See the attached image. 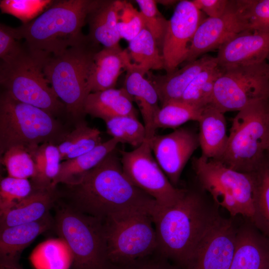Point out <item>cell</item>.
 I'll return each instance as SVG.
<instances>
[{
    "mask_svg": "<svg viewBox=\"0 0 269 269\" xmlns=\"http://www.w3.org/2000/svg\"><path fill=\"white\" fill-rule=\"evenodd\" d=\"M63 185L69 200L67 204L102 221L133 213H146L153 217L160 209L153 198L125 175L116 150L76 182Z\"/></svg>",
    "mask_w": 269,
    "mask_h": 269,
    "instance_id": "1",
    "label": "cell"
},
{
    "mask_svg": "<svg viewBox=\"0 0 269 269\" xmlns=\"http://www.w3.org/2000/svg\"><path fill=\"white\" fill-rule=\"evenodd\" d=\"M206 192L186 189L174 205L152 217L157 251L181 269L201 239L222 217Z\"/></svg>",
    "mask_w": 269,
    "mask_h": 269,
    "instance_id": "2",
    "label": "cell"
},
{
    "mask_svg": "<svg viewBox=\"0 0 269 269\" xmlns=\"http://www.w3.org/2000/svg\"><path fill=\"white\" fill-rule=\"evenodd\" d=\"M98 1L54 0L37 18L14 28L16 37L23 39L24 45L31 52L46 56L61 54L84 39L82 28Z\"/></svg>",
    "mask_w": 269,
    "mask_h": 269,
    "instance_id": "3",
    "label": "cell"
},
{
    "mask_svg": "<svg viewBox=\"0 0 269 269\" xmlns=\"http://www.w3.org/2000/svg\"><path fill=\"white\" fill-rule=\"evenodd\" d=\"M102 48L88 35L78 44L57 55L48 56L44 72L67 116L77 123L83 121L85 100L90 93L89 80L95 55Z\"/></svg>",
    "mask_w": 269,
    "mask_h": 269,
    "instance_id": "4",
    "label": "cell"
},
{
    "mask_svg": "<svg viewBox=\"0 0 269 269\" xmlns=\"http://www.w3.org/2000/svg\"><path fill=\"white\" fill-rule=\"evenodd\" d=\"M54 116L17 101L4 91L0 97V154L13 146L29 152L45 142L57 144L68 132Z\"/></svg>",
    "mask_w": 269,
    "mask_h": 269,
    "instance_id": "5",
    "label": "cell"
},
{
    "mask_svg": "<svg viewBox=\"0 0 269 269\" xmlns=\"http://www.w3.org/2000/svg\"><path fill=\"white\" fill-rule=\"evenodd\" d=\"M48 57L30 52L23 44L16 56L1 60L0 83L3 91L15 100L39 108L57 118L67 114L64 105L45 75L44 65Z\"/></svg>",
    "mask_w": 269,
    "mask_h": 269,
    "instance_id": "6",
    "label": "cell"
},
{
    "mask_svg": "<svg viewBox=\"0 0 269 269\" xmlns=\"http://www.w3.org/2000/svg\"><path fill=\"white\" fill-rule=\"evenodd\" d=\"M269 133V98L238 112L233 120L226 150L218 160L241 172H256L265 160Z\"/></svg>",
    "mask_w": 269,
    "mask_h": 269,
    "instance_id": "7",
    "label": "cell"
},
{
    "mask_svg": "<svg viewBox=\"0 0 269 269\" xmlns=\"http://www.w3.org/2000/svg\"><path fill=\"white\" fill-rule=\"evenodd\" d=\"M200 188L231 217L241 215L251 220L254 213L257 190L256 172L233 169L216 159L202 155L192 159Z\"/></svg>",
    "mask_w": 269,
    "mask_h": 269,
    "instance_id": "8",
    "label": "cell"
},
{
    "mask_svg": "<svg viewBox=\"0 0 269 269\" xmlns=\"http://www.w3.org/2000/svg\"><path fill=\"white\" fill-rule=\"evenodd\" d=\"M54 206V227L72 252V269H110L103 221L61 201Z\"/></svg>",
    "mask_w": 269,
    "mask_h": 269,
    "instance_id": "9",
    "label": "cell"
},
{
    "mask_svg": "<svg viewBox=\"0 0 269 269\" xmlns=\"http://www.w3.org/2000/svg\"><path fill=\"white\" fill-rule=\"evenodd\" d=\"M108 261L110 266L130 263L157 251L152 217L133 213L103 221Z\"/></svg>",
    "mask_w": 269,
    "mask_h": 269,
    "instance_id": "10",
    "label": "cell"
},
{
    "mask_svg": "<svg viewBox=\"0 0 269 269\" xmlns=\"http://www.w3.org/2000/svg\"><path fill=\"white\" fill-rule=\"evenodd\" d=\"M269 98V67L261 63L223 69L217 80L211 103L224 114L239 111L259 100Z\"/></svg>",
    "mask_w": 269,
    "mask_h": 269,
    "instance_id": "11",
    "label": "cell"
},
{
    "mask_svg": "<svg viewBox=\"0 0 269 269\" xmlns=\"http://www.w3.org/2000/svg\"><path fill=\"white\" fill-rule=\"evenodd\" d=\"M121 162L125 175L137 187L153 198L160 209L175 204L186 189L173 185L160 167L145 140L133 150H120Z\"/></svg>",
    "mask_w": 269,
    "mask_h": 269,
    "instance_id": "12",
    "label": "cell"
},
{
    "mask_svg": "<svg viewBox=\"0 0 269 269\" xmlns=\"http://www.w3.org/2000/svg\"><path fill=\"white\" fill-rule=\"evenodd\" d=\"M204 13L192 0L179 1L168 20L162 47V55L166 73L178 69L187 58L196 31L205 18Z\"/></svg>",
    "mask_w": 269,
    "mask_h": 269,
    "instance_id": "13",
    "label": "cell"
},
{
    "mask_svg": "<svg viewBox=\"0 0 269 269\" xmlns=\"http://www.w3.org/2000/svg\"><path fill=\"white\" fill-rule=\"evenodd\" d=\"M238 226L221 217L200 241L182 269H229Z\"/></svg>",
    "mask_w": 269,
    "mask_h": 269,
    "instance_id": "14",
    "label": "cell"
},
{
    "mask_svg": "<svg viewBox=\"0 0 269 269\" xmlns=\"http://www.w3.org/2000/svg\"><path fill=\"white\" fill-rule=\"evenodd\" d=\"M149 143L160 167L176 186L185 166L199 146L198 134L181 127L167 134H155Z\"/></svg>",
    "mask_w": 269,
    "mask_h": 269,
    "instance_id": "15",
    "label": "cell"
},
{
    "mask_svg": "<svg viewBox=\"0 0 269 269\" xmlns=\"http://www.w3.org/2000/svg\"><path fill=\"white\" fill-rule=\"evenodd\" d=\"M246 31L236 0H230L225 13L206 17L200 24L191 42L185 62H190L219 48L236 35Z\"/></svg>",
    "mask_w": 269,
    "mask_h": 269,
    "instance_id": "16",
    "label": "cell"
},
{
    "mask_svg": "<svg viewBox=\"0 0 269 269\" xmlns=\"http://www.w3.org/2000/svg\"><path fill=\"white\" fill-rule=\"evenodd\" d=\"M269 55V34L243 31L218 49L216 58L222 69L261 63Z\"/></svg>",
    "mask_w": 269,
    "mask_h": 269,
    "instance_id": "17",
    "label": "cell"
},
{
    "mask_svg": "<svg viewBox=\"0 0 269 269\" xmlns=\"http://www.w3.org/2000/svg\"><path fill=\"white\" fill-rule=\"evenodd\" d=\"M246 219L238 226L235 250L229 269H268L269 239Z\"/></svg>",
    "mask_w": 269,
    "mask_h": 269,
    "instance_id": "18",
    "label": "cell"
},
{
    "mask_svg": "<svg viewBox=\"0 0 269 269\" xmlns=\"http://www.w3.org/2000/svg\"><path fill=\"white\" fill-rule=\"evenodd\" d=\"M126 72L123 88L139 108L146 130V140L149 141L156 134L155 120L160 109L158 94L143 69L132 62Z\"/></svg>",
    "mask_w": 269,
    "mask_h": 269,
    "instance_id": "19",
    "label": "cell"
},
{
    "mask_svg": "<svg viewBox=\"0 0 269 269\" xmlns=\"http://www.w3.org/2000/svg\"><path fill=\"white\" fill-rule=\"evenodd\" d=\"M216 63V57L205 54L172 72L154 75L148 72L146 75L157 92L162 107L169 102L179 101L195 78Z\"/></svg>",
    "mask_w": 269,
    "mask_h": 269,
    "instance_id": "20",
    "label": "cell"
},
{
    "mask_svg": "<svg viewBox=\"0 0 269 269\" xmlns=\"http://www.w3.org/2000/svg\"><path fill=\"white\" fill-rule=\"evenodd\" d=\"M132 62L128 50L119 44L102 48L94 57L89 84L90 93L115 88L119 77Z\"/></svg>",
    "mask_w": 269,
    "mask_h": 269,
    "instance_id": "21",
    "label": "cell"
},
{
    "mask_svg": "<svg viewBox=\"0 0 269 269\" xmlns=\"http://www.w3.org/2000/svg\"><path fill=\"white\" fill-rule=\"evenodd\" d=\"M59 198L57 187L33 189L27 197L0 214V230L41 219L49 213Z\"/></svg>",
    "mask_w": 269,
    "mask_h": 269,
    "instance_id": "22",
    "label": "cell"
},
{
    "mask_svg": "<svg viewBox=\"0 0 269 269\" xmlns=\"http://www.w3.org/2000/svg\"><path fill=\"white\" fill-rule=\"evenodd\" d=\"M198 122L201 155L219 160L226 150L229 137L224 113L209 105L202 110Z\"/></svg>",
    "mask_w": 269,
    "mask_h": 269,
    "instance_id": "23",
    "label": "cell"
},
{
    "mask_svg": "<svg viewBox=\"0 0 269 269\" xmlns=\"http://www.w3.org/2000/svg\"><path fill=\"white\" fill-rule=\"evenodd\" d=\"M123 1L98 0L88 16L87 23L89 30L88 35L104 47L119 44L121 38L118 28V15Z\"/></svg>",
    "mask_w": 269,
    "mask_h": 269,
    "instance_id": "24",
    "label": "cell"
},
{
    "mask_svg": "<svg viewBox=\"0 0 269 269\" xmlns=\"http://www.w3.org/2000/svg\"><path fill=\"white\" fill-rule=\"evenodd\" d=\"M133 102L132 97L124 88L92 92L85 100L84 112L85 114L104 122L120 116L137 117Z\"/></svg>",
    "mask_w": 269,
    "mask_h": 269,
    "instance_id": "25",
    "label": "cell"
},
{
    "mask_svg": "<svg viewBox=\"0 0 269 269\" xmlns=\"http://www.w3.org/2000/svg\"><path fill=\"white\" fill-rule=\"evenodd\" d=\"M54 225V220L49 213L37 221L0 230V260L18 261L22 251Z\"/></svg>",
    "mask_w": 269,
    "mask_h": 269,
    "instance_id": "26",
    "label": "cell"
},
{
    "mask_svg": "<svg viewBox=\"0 0 269 269\" xmlns=\"http://www.w3.org/2000/svg\"><path fill=\"white\" fill-rule=\"evenodd\" d=\"M119 143L118 140L112 137L102 142L88 152L62 161L51 187L56 188L59 184L71 185L75 183L83 174L97 166L108 155L116 150Z\"/></svg>",
    "mask_w": 269,
    "mask_h": 269,
    "instance_id": "27",
    "label": "cell"
},
{
    "mask_svg": "<svg viewBox=\"0 0 269 269\" xmlns=\"http://www.w3.org/2000/svg\"><path fill=\"white\" fill-rule=\"evenodd\" d=\"M102 142L100 131L83 120L77 123L56 145L61 160L65 161L88 152Z\"/></svg>",
    "mask_w": 269,
    "mask_h": 269,
    "instance_id": "28",
    "label": "cell"
},
{
    "mask_svg": "<svg viewBox=\"0 0 269 269\" xmlns=\"http://www.w3.org/2000/svg\"><path fill=\"white\" fill-rule=\"evenodd\" d=\"M29 153L35 166V173L30 180L33 189L52 187V183L58 174L61 161L56 144L45 142Z\"/></svg>",
    "mask_w": 269,
    "mask_h": 269,
    "instance_id": "29",
    "label": "cell"
},
{
    "mask_svg": "<svg viewBox=\"0 0 269 269\" xmlns=\"http://www.w3.org/2000/svg\"><path fill=\"white\" fill-rule=\"evenodd\" d=\"M30 260L36 269H69L73 255L67 243L59 237L40 243L32 251Z\"/></svg>",
    "mask_w": 269,
    "mask_h": 269,
    "instance_id": "30",
    "label": "cell"
},
{
    "mask_svg": "<svg viewBox=\"0 0 269 269\" xmlns=\"http://www.w3.org/2000/svg\"><path fill=\"white\" fill-rule=\"evenodd\" d=\"M128 52L132 63L146 73L164 69L161 50L150 32L145 27L129 42Z\"/></svg>",
    "mask_w": 269,
    "mask_h": 269,
    "instance_id": "31",
    "label": "cell"
},
{
    "mask_svg": "<svg viewBox=\"0 0 269 269\" xmlns=\"http://www.w3.org/2000/svg\"><path fill=\"white\" fill-rule=\"evenodd\" d=\"M222 72L217 62L203 70L190 84L179 101L201 109L210 105L215 83Z\"/></svg>",
    "mask_w": 269,
    "mask_h": 269,
    "instance_id": "32",
    "label": "cell"
},
{
    "mask_svg": "<svg viewBox=\"0 0 269 269\" xmlns=\"http://www.w3.org/2000/svg\"><path fill=\"white\" fill-rule=\"evenodd\" d=\"M256 174L257 190L254 213L249 220L269 239V164L265 160Z\"/></svg>",
    "mask_w": 269,
    "mask_h": 269,
    "instance_id": "33",
    "label": "cell"
},
{
    "mask_svg": "<svg viewBox=\"0 0 269 269\" xmlns=\"http://www.w3.org/2000/svg\"><path fill=\"white\" fill-rule=\"evenodd\" d=\"M107 133L119 140L137 148L146 140V130L137 117L124 116L105 121Z\"/></svg>",
    "mask_w": 269,
    "mask_h": 269,
    "instance_id": "34",
    "label": "cell"
},
{
    "mask_svg": "<svg viewBox=\"0 0 269 269\" xmlns=\"http://www.w3.org/2000/svg\"><path fill=\"white\" fill-rule=\"evenodd\" d=\"M203 109L179 101L169 102L161 107L158 112L155 120V128L175 130L188 121L198 122Z\"/></svg>",
    "mask_w": 269,
    "mask_h": 269,
    "instance_id": "35",
    "label": "cell"
},
{
    "mask_svg": "<svg viewBox=\"0 0 269 269\" xmlns=\"http://www.w3.org/2000/svg\"><path fill=\"white\" fill-rule=\"evenodd\" d=\"M246 31L269 34V0H236Z\"/></svg>",
    "mask_w": 269,
    "mask_h": 269,
    "instance_id": "36",
    "label": "cell"
},
{
    "mask_svg": "<svg viewBox=\"0 0 269 269\" xmlns=\"http://www.w3.org/2000/svg\"><path fill=\"white\" fill-rule=\"evenodd\" d=\"M0 162L5 166L8 176L22 179L31 178L35 173L32 157L24 147L13 146L0 157Z\"/></svg>",
    "mask_w": 269,
    "mask_h": 269,
    "instance_id": "37",
    "label": "cell"
},
{
    "mask_svg": "<svg viewBox=\"0 0 269 269\" xmlns=\"http://www.w3.org/2000/svg\"><path fill=\"white\" fill-rule=\"evenodd\" d=\"M49 0H2L0 7L2 13L11 15L27 23L39 16L53 3Z\"/></svg>",
    "mask_w": 269,
    "mask_h": 269,
    "instance_id": "38",
    "label": "cell"
},
{
    "mask_svg": "<svg viewBox=\"0 0 269 269\" xmlns=\"http://www.w3.org/2000/svg\"><path fill=\"white\" fill-rule=\"evenodd\" d=\"M32 186L28 179L7 176L0 182V214L27 197L32 192Z\"/></svg>",
    "mask_w": 269,
    "mask_h": 269,
    "instance_id": "39",
    "label": "cell"
},
{
    "mask_svg": "<svg viewBox=\"0 0 269 269\" xmlns=\"http://www.w3.org/2000/svg\"><path fill=\"white\" fill-rule=\"evenodd\" d=\"M142 16L145 27L155 39L162 53V47L167 27V20L159 11L154 0H136Z\"/></svg>",
    "mask_w": 269,
    "mask_h": 269,
    "instance_id": "40",
    "label": "cell"
},
{
    "mask_svg": "<svg viewBox=\"0 0 269 269\" xmlns=\"http://www.w3.org/2000/svg\"><path fill=\"white\" fill-rule=\"evenodd\" d=\"M118 28L121 38L130 42L145 28L144 20L140 11L126 0L118 15Z\"/></svg>",
    "mask_w": 269,
    "mask_h": 269,
    "instance_id": "41",
    "label": "cell"
},
{
    "mask_svg": "<svg viewBox=\"0 0 269 269\" xmlns=\"http://www.w3.org/2000/svg\"><path fill=\"white\" fill-rule=\"evenodd\" d=\"M111 269H182L157 251L147 257L125 264L112 266Z\"/></svg>",
    "mask_w": 269,
    "mask_h": 269,
    "instance_id": "42",
    "label": "cell"
},
{
    "mask_svg": "<svg viewBox=\"0 0 269 269\" xmlns=\"http://www.w3.org/2000/svg\"><path fill=\"white\" fill-rule=\"evenodd\" d=\"M16 37L14 28L0 23V58L5 60L16 56L23 48Z\"/></svg>",
    "mask_w": 269,
    "mask_h": 269,
    "instance_id": "43",
    "label": "cell"
},
{
    "mask_svg": "<svg viewBox=\"0 0 269 269\" xmlns=\"http://www.w3.org/2000/svg\"><path fill=\"white\" fill-rule=\"evenodd\" d=\"M192 1L208 17L222 16L226 11L230 0H193Z\"/></svg>",
    "mask_w": 269,
    "mask_h": 269,
    "instance_id": "44",
    "label": "cell"
},
{
    "mask_svg": "<svg viewBox=\"0 0 269 269\" xmlns=\"http://www.w3.org/2000/svg\"><path fill=\"white\" fill-rule=\"evenodd\" d=\"M0 269H23L18 261L0 260Z\"/></svg>",
    "mask_w": 269,
    "mask_h": 269,
    "instance_id": "45",
    "label": "cell"
},
{
    "mask_svg": "<svg viewBox=\"0 0 269 269\" xmlns=\"http://www.w3.org/2000/svg\"><path fill=\"white\" fill-rule=\"evenodd\" d=\"M156 3H159L163 4L164 6H171L173 5L179 1L173 0H155Z\"/></svg>",
    "mask_w": 269,
    "mask_h": 269,
    "instance_id": "46",
    "label": "cell"
},
{
    "mask_svg": "<svg viewBox=\"0 0 269 269\" xmlns=\"http://www.w3.org/2000/svg\"><path fill=\"white\" fill-rule=\"evenodd\" d=\"M265 160L269 164V133L268 145L265 155Z\"/></svg>",
    "mask_w": 269,
    "mask_h": 269,
    "instance_id": "47",
    "label": "cell"
},
{
    "mask_svg": "<svg viewBox=\"0 0 269 269\" xmlns=\"http://www.w3.org/2000/svg\"><path fill=\"white\" fill-rule=\"evenodd\" d=\"M267 61V62L268 63V65H269V56L268 57Z\"/></svg>",
    "mask_w": 269,
    "mask_h": 269,
    "instance_id": "48",
    "label": "cell"
},
{
    "mask_svg": "<svg viewBox=\"0 0 269 269\" xmlns=\"http://www.w3.org/2000/svg\"></svg>",
    "mask_w": 269,
    "mask_h": 269,
    "instance_id": "49",
    "label": "cell"
}]
</instances>
